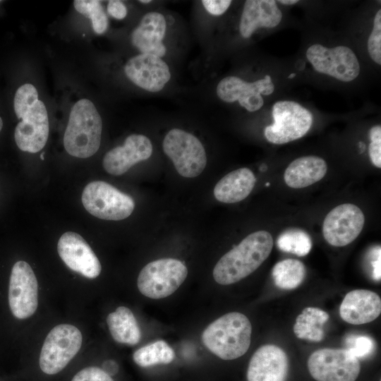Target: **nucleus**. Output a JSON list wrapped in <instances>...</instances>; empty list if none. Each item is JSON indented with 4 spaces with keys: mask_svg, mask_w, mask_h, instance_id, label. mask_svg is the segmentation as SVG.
I'll use <instances>...</instances> for the list:
<instances>
[{
    "mask_svg": "<svg viewBox=\"0 0 381 381\" xmlns=\"http://www.w3.org/2000/svg\"><path fill=\"white\" fill-rule=\"evenodd\" d=\"M273 247L272 235L257 231L225 253L213 269L215 282L229 285L239 282L255 271L268 258Z\"/></svg>",
    "mask_w": 381,
    "mask_h": 381,
    "instance_id": "f257e3e1",
    "label": "nucleus"
},
{
    "mask_svg": "<svg viewBox=\"0 0 381 381\" xmlns=\"http://www.w3.org/2000/svg\"><path fill=\"white\" fill-rule=\"evenodd\" d=\"M252 325L248 318L238 312L226 313L211 322L203 331L204 345L223 360H234L244 355L251 341Z\"/></svg>",
    "mask_w": 381,
    "mask_h": 381,
    "instance_id": "f03ea898",
    "label": "nucleus"
},
{
    "mask_svg": "<svg viewBox=\"0 0 381 381\" xmlns=\"http://www.w3.org/2000/svg\"><path fill=\"white\" fill-rule=\"evenodd\" d=\"M102 121L94 104L87 99L78 100L72 107L64 133L66 152L78 158L94 155L100 146Z\"/></svg>",
    "mask_w": 381,
    "mask_h": 381,
    "instance_id": "7ed1b4c3",
    "label": "nucleus"
},
{
    "mask_svg": "<svg viewBox=\"0 0 381 381\" xmlns=\"http://www.w3.org/2000/svg\"><path fill=\"white\" fill-rule=\"evenodd\" d=\"M14 111L18 123L14 138L20 150L30 153L40 151L49 135V119L46 107L38 97L22 95L14 99Z\"/></svg>",
    "mask_w": 381,
    "mask_h": 381,
    "instance_id": "20e7f679",
    "label": "nucleus"
},
{
    "mask_svg": "<svg viewBox=\"0 0 381 381\" xmlns=\"http://www.w3.org/2000/svg\"><path fill=\"white\" fill-rule=\"evenodd\" d=\"M163 150L177 172L186 178L199 176L207 164V155L202 143L193 134L173 128L165 135Z\"/></svg>",
    "mask_w": 381,
    "mask_h": 381,
    "instance_id": "39448f33",
    "label": "nucleus"
},
{
    "mask_svg": "<svg viewBox=\"0 0 381 381\" xmlns=\"http://www.w3.org/2000/svg\"><path fill=\"white\" fill-rule=\"evenodd\" d=\"M188 275L186 266L174 258H163L147 264L140 272L138 288L150 298H166L174 293Z\"/></svg>",
    "mask_w": 381,
    "mask_h": 381,
    "instance_id": "423d86ee",
    "label": "nucleus"
},
{
    "mask_svg": "<svg viewBox=\"0 0 381 381\" xmlns=\"http://www.w3.org/2000/svg\"><path fill=\"white\" fill-rule=\"evenodd\" d=\"M82 202L92 215L105 220H122L135 208L133 199L111 184L95 181L83 189Z\"/></svg>",
    "mask_w": 381,
    "mask_h": 381,
    "instance_id": "0eeeda50",
    "label": "nucleus"
},
{
    "mask_svg": "<svg viewBox=\"0 0 381 381\" xmlns=\"http://www.w3.org/2000/svg\"><path fill=\"white\" fill-rule=\"evenodd\" d=\"M82 341L80 331L72 325L53 327L41 349L39 363L42 371L48 375L61 372L79 351Z\"/></svg>",
    "mask_w": 381,
    "mask_h": 381,
    "instance_id": "6e6552de",
    "label": "nucleus"
},
{
    "mask_svg": "<svg viewBox=\"0 0 381 381\" xmlns=\"http://www.w3.org/2000/svg\"><path fill=\"white\" fill-rule=\"evenodd\" d=\"M272 113L274 123L265 128L264 135L273 144H285L302 138L313 123L310 111L294 101L275 102Z\"/></svg>",
    "mask_w": 381,
    "mask_h": 381,
    "instance_id": "1a4fd4ad",
    "label": "nucleus"
},
{
    "mask_svg": "<svg viewBox=\"0 0 381 381\" xmlns=\"http://www.w3.org/2000/svg\"><path fill=\"white\" fill-rule=\"evenodd\" d=\"M308 369L317 381H355L361 365L348 349L325 348L310 355Z\"/></svg>",
    "mask_w": 381,
    "mask_h": 381,
    "instance_id": "9d476101",
    "label": "nucleus"
},
{
    "mask_svg": "<svg viewBox=\"0 0 381 381\" xmlns=\"http://www.w3.org/2000/svg\"><path fill=\"white\" fill-rule=\"evenodd\" d=\"M306 55L317 72L343 82L353 80L361 71L356 54L345 46L327 48L314 44L308 47Z\"/></svg>",
    "mask_w": 381,
    "mask_h": 381,
    "instance_id": "9b49d317",
    "label": "nucleus"
},
{
    "mask_svg": "<svg viewBox=\"0 0 381 381\" xmlns=\"http://www.w3.org/2000/svg\"><path fill=\"white\" fill-rule=\"evenodd\" d=\"M11 311L18 319L32 316L38 305V284L30 265L23 260L16 262L11 270L8 286Z\"/></svg>",
    "mask_w": 381,
    "mask_h": 381,
    "instance_id": "f8f14e48",
    "label": "nucleus"
},
{
    "mask_svg": "<svg viewBox=\"0 0 381 381\" xmlns=\"http://www.w3.org/2000/svg\"><path fill=\"white\" fill-rule=\"evenodd\" d=\"M364 223L365 216L358 206L341 204L326 215L322 225L323 236L333 246H345L358 236Z\"/></svg>",
    "mask_w": 381,
    "mask_h": 381,
    "instance_id": "ddd939ff",
    "label": "nucleus"
},
{
    "mask_svg": "<svg viewBox=\"0 0 381 381\" xmlns=\"http://www.w3.org/2000/svg\"><path fill=\"white\" fill-rule=\"evenodd\" d=\"M274 90V85L268 75L251 83L236 76H227L219 82L216 92L221 100L228 103L238 101L241 107L253 112L261 109L264 104L261 94L269 95Z\"/></svg>",
    "mask_w": 381,
    "mask_h": 381,
    "instance_id": "4468645a",
    "label": "nucleus"
},
{
    "mask_svg": "<svg viewBox=\"0 0 381 381\" xmlns=\"http://www.w3.org/2000/svg\"><path fill=\"white\" fill-rule=\"evenodd\" d=\"M57 250L66 265L71 270L89 279L97 277L101 264L85 239L78 234L67 231L60 237Z\"/></svg>",
    "mask_w": 381,
    "mask_h": 381,
    "instance_id": "2eb2a0df",
    "label": "nucleus"
},
{
    "mask_svg": "<svg viewBox=\"0 0 381 381\" xmlns=\"http://www.w3.org/2000/svg\"><path fill=\"white\" fill-rule=\"evenodd\" d=\"M124 71L135 85L151 92L161 91L171 79L167 63L153 54H140L132 57L126 64Z\"/></svg>",
    "mask_w": 381,
    "mask_h": 381,
    "instance_id": "dca6fc26",
    "label": "nucleus"
},
{
    "mask_svg": "<svg viewBox=\"0 0 381 381\" xmlns=\"http://www.w3.org/2000/svg\"><path fill=\"white\" fill-rule=\"evenodd\" d=\"M152 154L150 140L142 134H131L123 145L108 151L103 158L105 171L114 176L126 173L135 164L149 159Z\"/></svg>",
    "mask_w": 381,
    "mask_h": 381,
    "instance_id": "f3484780",
    "label": "nucleus"
},
{
    "mask_svg": "<svg viewBox=\"0 0 381 381\" xmlns=\"http://www.w3.org/2000/svg\"><path fill=\"white\" fill-rule=\"evenodd\" d=\"M289 359L279 346L266 344L252 356L247 369L248 381H286Z\"/></svg>",
    "mask_w": 381,
    "mask_h": 381,
    "instance_id": "a211bd4d",
    "label": "nucleus"
},
{
    "mask_svg": "<svg viewBox=\"0 0 381 381\" xmlns=\"http://www.w3.org/2000/svg\"><path fill=\"white\" fill-rule=\"evenodd\" d=\"M167 21L163 14L149 12L143 16L139 25L131 34V42L141 54L163 57L167 48L163 44Z\"/></svg>",
    "mask_w": 381,
    "mask_h": 381,
    "instance_id": "6ab92c4d",
    "label": "nucleus"
},
{
    "mask_svg": "<svg viewBox=\"0 0 381 381\" xmlns=\"http://www.w3.org/2000/svg\"><path fill=\"white\" fill-rule=\"evenodd\" d=\"M381 313V299L374 291L356 289L344 296L339 308L341 318L352 325H362L375 320Z\"/></svg>",
    "mask_w": 381,
    "mask_h": 381,
    "instance_id": "aec40b11",
    "label": "nucleus"
},
{
    "mask_svg": "<svg viewBox=\"0 0 381 381\" xmlns=\"http://www.w3.org/2000/svg\"><path fill=\"white\" fill-rule=\"evenodd\" d=\"M282 18V13L274 0H247L241 13L239 31L244 38H249L260 28H272L277 26Z\"/></svg>",
    "mask_w": 381,
    "mask_h": 381,
    "instance_id": "412c9836",
    "label": "nucleus"
},
{
    "mask_svg": "<svg viewBox=\"0 0 381 381\" xmlns=\"http://www.w3.org/2000/svg\"><path fill=\"white\" fill-rule=\"evenodd\" d=\"M256 179L248 168H240L229 172L215 185L214 198L224 203H235L246 198L253 190Z\"/></svg>",
    "mask_w": 381,
    "mask_h": 381,
    "instance_id": "4be33fe9",
    "label": "nucleus"
},
{
    "mask_svg": "<svg viewBox=\"0 0 381 381\" xmlns=\"http://www.w3.org/2000/svg\"><path fill=\"white\" fill-rule=\"evenodd\" d=\"M326 162L317 156H305L296 159L286 167L284 179L292 188H303L320 181L326 174Z\"/></svg>",
    "mask_w": 381,
    "mask_h": 381,
    "instance_id": "5701e85b",
    "label": "nucleus"
},
{
    "mask_svg": "<svg viewBox=\"0 0 381 381\" xmlns=\"http://www.w3.org/2000/svg\"><path fill=\"white\" fill-rule=\"evenodd\" d=\"M107 323L116 341L128 345H135L140 341V329L129 308L124 306L117 308L108 315Z\"/></svg>",
    "mask_w": 381,
    "mask_h": 381,
    "instance_id": "b1692460",
    "label": "nucleus"
},
{
    "mask_svg": "<svg viewBox=\"0 0 381 381\" xmlns=\"http://www.w3.org/2000/svg\"><path fill=\"white\" fill-rule=\"evenodd\" d=\"M329 319V314L318 308L308 307L299 314L294 325L295 335L301 339L320 341L324 337L322 325Z\"/></svg>",
    "mask_w": 381,
    "mask_h": 381,
    "instance_id": "393cba45",
    "label": "nucleus"
},
{
    "mask_svg": "<svg viewBox=\"0 0 381 381\" xmlns=\"http://www.w3.org/2000/svg\"><path fill=\"white\" fill-rule=\"evenodd\" d=\"M272 276L278 288L285 290L294 289L303 282L306 277V267L298 260L285 259L274 265Z\"/></svg>",
    "mask_w": 381,
    "mask_h": 381,
    "instance_id": "a878e982",
    "label": "nucleus"
},
{
    "mask_svg": "<svg viewBox=\"0 0 381 381\" xmlns=\"http://www.w3.org/2000/svg\"><path fill=\"white\" fill-rule=\"evenodd\" d=\"M174 358V350L163 340L148 344L135 351L133 355L134 362L142 368L169 364Z\"/></svg>",
    "mask_w": 381,
    "mask_h": 381,
    "instance_id": "bb28decb",
    "label": "nucleus"
},
{
    "mask_svg": "<svg viewBox=\"0 0 381 381\" xmlns=\"http://www.w3.org/2000/svg\"><path fill=\"white\" fill-rule=\"evenodd\" d=\"M277 247L282 251L298 256L308 255L312 248L311 238L308 233L299 229H289L277 238Z\"/></svg>",
    "mask_w": 381,
    "mask_h": 381,
    "instance_id": "cd10ccee",
    "label": "nucleus"
},
{
    "mask_svg": "<svg viewBox=\"0 0 381 381\" xmlns=\"http://www.w3.org/2000/svg\"><path fill=\"white\" fill-rule=\"evenodd\" d=\"M75 8L79 13L90 18L94 31L97 34L104 33L108 27L107 16L97 0H75Z\"/></svg>",
    "mask_w": 381,
    "mask_h": 381,
    "instance_id": "c85d7f7f",
    "label": "nucleus"
},
{
    "mask_svg": "<svg viewBox=\"0 0 381 381\" xmlns=\"http://www.w3.org/2000/svg\"><path fill=\"white\" fill-rule=\"evenodd\" d=\"M368 52L370 58L381 64V10H378L373 21V28L368 40Z\"/></svg>",
    "mask_w": 381,
    "mask_h": 381,
    "instance_id": "c756f323",
    "label": "nucleus"
},
{
    "mask_svg": "<svg viewBox=\"0 0 381 381\" xmlns=\"http://www.w3.org/2000/svg\"><path fill=\"white\" fill-rule=\"evenodd\" d=\"M348 350L358 359L365 358L373 353L375 343L372 338L368 336H351L346 339Z\"/></svg>",
    "mask_w": 381,
    "mask_h": 381,
    "instance_id": "7c9ffc66",
    "label": "nucleus"
},
{
    "mask_svg": "<svg viewBox=\"0 0 381 381\" xmlns=\"http://www.w3.org/2000/svg\"><path fill=\"white\" fill-rule=\"evenodd\" d=\"M370 143L368 147L369 157L371 162L378 168L381 167V126L372 127L369 131Z\"/></svg>",
    "mask_w": 381,
    "mask_h": 381,
    "instance_id": "2f4dec72",
    "label": "nucleus"
},
{
    "mask_svg": "<svg viewBox=\"0 0 381 381\" xmlns=\"http://www.w3.org/2000/svg\"><path fill=\"white\" fill-rule=\"evenodd\" d=\"M71 381H114L102 368L87 367L76 373Z\"/></svg>",
    "mask_w": 381,
    "mask_h": 381,
    "instance_id": "473e14b6",
    "label": "nucleus"
},
{
    "mask_svg": "<svg viewBox=\"0 0 381 381\" xmlns=\"http://www.w3.org/2000/svg\"><path fill=\"white\" fill-rule=\"evenodd\" d=\"M230 0H202V4L205 10L213 16H221L224 13L230 6Z\"/></svg>",
    "mask_w": 381,
    "mask_h": 381,
    "instance_id": "72a5a7b5",
    "label": "nucleus"
},
{
    "mask_svg": "<svg viewBox=\"0 0 381 381\" xmlns=\"http://www.w3.org/2000/svg\"><path fill=\"white\" fill-rule=\"evenodd\" d=\"M107 11L114 18L121 20L127 15V8L124 4L118 0L109 1L107 5Z\"/></svg>",
    "mask_w": 381,
    "mask_h": 381,
    "instance_id": "f704fd0d",
    "label": "nucleus"
},
{
    "mask_svg": "<svg viewBox=\"0 0 381 381\" xmlns=\"http://www.w3.org/2000/svg\"><path fill=\"white\" fill-rule=\"evenodd\" d=\"M375 259L370 262L372 267V277L376 281H380L381 278V270H380V247H377L375 252Z\"/></svg>",
    "mask_w": 381,
    "mask_h": 381,
    "instance_id": "c9c22d12",
    "label": "nucleus"
},
{
    "mask_svg": "<svg viewBox=\"0 0 381 381\" xmlns=\"http://www.w3.org/2000/svg\"><path fill=\"white\" fill-rule=\"evenodd\" d=\"M102 369L109 376H113L119 371V365L114 360H107L102 363Z\"/></svg>",
    "mask_w": 381,
    "mask_h": 381,
    "instance_id": "e433bc0d",
    "label": "nucleus"
},
{
    "mask_svg": "<svg viewBox=\"0 0 381 381\" xmlns=\"http://www.w3.org/2000/svg\"><path fill=\"white\" fill-rule=\"evenodd\" d=\"M277 2L285 5H293L298 2V0H279Z\"/></svg>",
    "mask_w": 381,
    "mask_h": 381,
    "instance_id": "4c0bfd02",
    "label": "nucleus"
},
{
    "mask_svg": "<svg viewBox=\"0 0 381 381\" xmlns=\"http://www.w3.org/2000/svg\"><path fill=\"white\" fill-rule=\"evenodd\" d=\"M140 1V3H142V4H148V3L152 2V1H150V0H140V1Z\"/></svg>",
    "mask_w": 381,
    "mask_h": 381,
    "instance_id": "58836bf2",
    "label": "nucleus"
},
{
    "mask_svg": "<svg viewBox=\"0 0 381 381\" xmlns=\"http://www.w3.org/2000/svg\"><path fill=\"white\" fill-rule=\"evenodd\" d=\"M296 76V73H291L289 76H288V78L289 79H291V78H294V77Z\"/></svg>",
    "mask_w": 381,
    "mask_h": 381,
    "instance_id": "ea45409f",
    "label": "nucleus"
},
{
    "mask_svg": "<svg viewBox=\"0 0 381 381\" xmlns=\"http://www.w3.org/2000/svg\"><path fill=\"white\" fill-rule=\"evenodd\" d=\"M2 126H3V121H2L1 118L0 117V131H1Z\"/></svg>",
    "mask_w": 381,
    "mask_h": 381,
    "instance_id": "a19ab883",
    "label": "nucleus"
},
{
    "mask_svg": "<svg viewBox=\"0 0 381 381\" xmlns=\"http://www.w3.org/2000/svg\"><path fill=\"white\" fill-rule=\"evenodd\" d=\"M266 186H269V183H266Z\"/></svg>",
    "mask_w": 381,
    "mask_h": 381,
    "instance_id": "79ce46f5",
    "label": "nucleus"
}]
</instances>
